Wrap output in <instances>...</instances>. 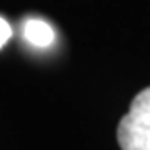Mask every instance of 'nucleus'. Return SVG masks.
Wrapping results in <instances>:
<instances>
[{
	"instance_id": "nucleus-1",
	"label": "nucleus",
	"mask_w": 150,
	"mask_h": 150,
	"mask_svg": "<svg viewBox=\"0 0 150 150\" xmlns=\"http://www.w3.org/2000/svg\"><path fill=\"white\" fill-rule=\"evenodd\" d=\"M121 150H150V87L136 94L128 112L117 125Z\"/></svg>"
},
{
	"instance_id": "nucleus-3",
	"label": "nucleus",
	"mask_w": 150,
	"mask_h": 150,
	"mask_svg": "<svg viewBox=\"0 0 150 150\" xmlns=\"http://www.w3.org/2000/svg\"><path fill=\"white\" fill-rule=\"evenodd\" d=\"M11 25L7 24V20H4L2 16H0V49H2L7 42H9V38H11Z\"/></svg>"
},
{
	"instance_id": "nucleus-2",
	"label": "nucleus",
	"mask_w": 150,
	"mask_h": 150,
	"mask_svg": "<svg viewBox=\"0 0 150 150\" xmlns=\"http://www.w3.org/2000/svg\"><path fill=\"white\" fill-rule=\"evenodd\" d=\"M22 35L25 42H29L35 47H49L54 42V29L42 18H27L22 27Z\"/></svg>"
}]
</instances>
